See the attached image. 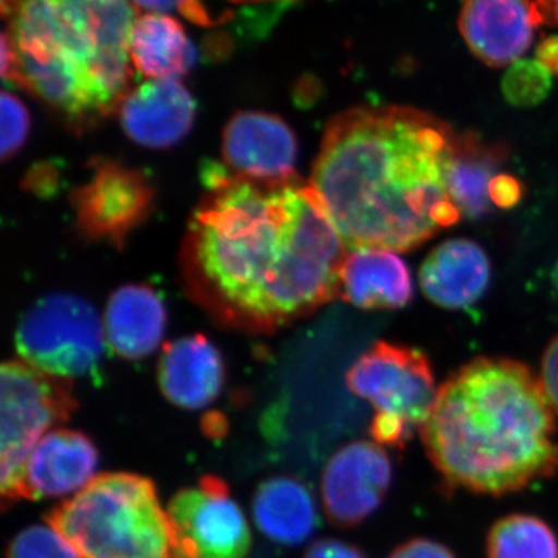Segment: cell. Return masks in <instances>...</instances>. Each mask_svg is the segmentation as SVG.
Wrapping results in <instances>:
<instances>
[{
    "instance_id": "cell-25",
    "label": "cell",
    "mask_w": 558,
    "mask_h": 558,
    "mask_svg": "<svg viewBox=\"0 0 558 558\" xmlns=\"http://www.w3.org/2000/svg\"><path fill=\"white\" fill-rule=\"evenodd\" d=\"M5 558H81L50 524H33L11 538Z\"/></svg>"
},
{
    "instance_id": "cell-6",
    "label": "cell",
    "mask_w": 558,
    "mask_h": 558,
    "mask_svg": "<svg viewBox=\"0 0 558 558\" xmlns=\"http://www.w3.org/2000/svg\"><path fill=\"white\" fill-rule=\"evenodd\" d=\"M78 409L72 380L50 376L24 360L0 369V495L2 508L24 499L25 469L40 439Z\"/></svg>"
},
{
    "instance_id": "cell-8",
    "label": "cell",
    "mask_w": 558,
    "mask_h": 558,
    "mask_svg": "<svg viewBox=\"0 0 558 558\" xmlns=\"http://www.w3.org/2000/svg\"><path fill=\"white\" fill-rule=\"evenodd\" d=\"M352 395L368 400L376 413L402 418L413 432L427 421L438 388L424 352L377 341L348 369Z\"/></svg>"
},
{
    "instance_id": "cell-23",
    "label": "cell",
    "mask_w": 558,
    "mask_h": 558,
    "mask_svg": "<svg viewBox=\"0 0 558 558\" xmlns=\"http://www.w3.org/2000/svg\"><path fill=\"white\" fill-rule=\"evenodd\" d=\"M486 554L487 558H558V538L545 520L512 513L488 531Z\"/></svg>"
},
{
    "instance_id": "cell-3",
    "label": "cell",
    "mask_w": 558,
    "mask_h": 558,
    "mask_svg": "<svg viewBox=\"0 0 558 558\" xmlns=\"http://www.w3.org/2000/svg\"><path fill=\"white\" fill-rule=\"evenodd\" d=\"M418 433L444 481L473 494L502 497L558 472L554 411L539 377L515 360L461 366Z\"/></svg>"
},
{
    "instance_id": "cell-27",
    "label": "cell",
    "mask_w": 558,
    "mask_h": 558,
    "mask_svg": "<svg viewBox=\"0 0 558 558\" xmlns=\"http://www.w3.org/2000/svg\"><path fill=\"white\" fill-rule=\"evenodd\" d=\"M369 433L374 442L379 446L403 449L414 432L402 418L391 414L376 413L371 422Z\"/></svg>"
},
{
    "instance_id": "cell-9",
    "label": "cell",
    "mask_w": 558,
    "mask_h": 558,
    "mask_svg": "<svg viewBox=\"0 0 558 558\" xmlns=\"http://www.w3.org/2000/svg\"><path fill=\"white\" fill-rule=\"evenodd\" d=\"M167 510L172 558H247L252 545L247 519L219 476L205 475L197 487L182 488Z\"/></svg>"
},
{
    "instance_id": "cell-15",
    "label": "cell",
    "mask_w": 558,
    "mask_h": 558,
    "mask_svg": "<svg viewBox=\"0 0 558 558\" xmlns=\"http://www.w3.org/2000/svg\"><path fill=\"white\" fill-rule=\"evenodd\" d=\"M98 459L97 446L86 433L51 429L28 458L24 499L36 501L78 494L97 476Z\"/></svg>"
},
{
    "instance_id": "cell-24",
    "label": "cell",
    "mask_w": 558,
    "mask_h": 558,
    "mask_svg": "<svg viewBox=\"0 0 558 558\" xmlns=\"http://www.w3.org/2000/svg\"><path fill=\"white\" fill-rule=\"evenodd\" d=\"M550 76L549 70L537 60H519L510 65L502 78V95L517 108H532L548 97L553 87Z\"/></svg>"
},
{
    "instance_id": "cell-2",
    "label": "cell",
    "mask_w": 558,
    "mask_h": 558,
    "mask_svg": "<svg viewBox=\"0 0 558 558\" xmlns=\"http://www.w3.org/2000/svg\"><path fill=\"white\" fill-rule=\"evenodd\" d=\"M458 135L410 106L332 117L310 183L347 247L411 252L458 223L449 185Z\"/></svg>"
},
{
    "instance_id": "cell-20",
    "label": "cell",
    "mask_w": 558,
    "mask_h": 558,
    "mask_svg": "<svg viewBox=\"0 0 558 558\" xmlns=\"http://www.w3.org/2000/svg\"><path fill=\"white\" fill-rule=\"evenodd\" d=\"M252 509L256 526L278 545H301L317 527L314 495L295 476L277 475L263 481Z\"/></svg>"
},
{
    "instance_id": "cell-33",
    "label": "cell",
    "mask_w": 558,
    "mask_h": 558,
    "mask_svg": "<svg viewBox=\"0 0 558 558\" xmlns=\"http://www.w3.org/2000/svg\"><path fill=\"white\" fill-rule=\"evenodd\" d=\"M535 60L548 69L550 75H558V36H548L538 44Z\"/></svg>"
},
{
    "instance_id": "cell-18",
    "label": "cell",
    "mask_w": 558,
    "mask_h": 558,
    "mask_svg": "<svg viewBox=\"0 0 558 558\" xmlns=\"http://www.w3.org/2000/svg\"><path fill=\"white\" fill-rule=\"evenodd\" d=\"M102 326L113 354L142 360L160 347L167 329V307L149 286H123L110 295Z\"/></svg>"
},
{
    "instance_id": "cell-30",
    "label": "cell",
    "mask_w": 558,
    "mask_h": 558,
    "mask_svg": "<svg viewBox=\"0 0 558 558\" xmlns=\"http://www.w3.org/2000/svg\"><path fill=\"white\" fill-rule=\"evenodd\" d=\"M388 558H457L447 546L428 538H413L392 550Z\"/></svg>"
},
{
    "instance_id": "cell-32",
    "label": "cell",
    "mask_w": 558,
    "mask_h": 558,
    "mask_svg": "<svg viewBox=\"0 0 558 558\" xmlns=\"http://www.w3.org/2000/svg\"><path fill=\"white\" fill-rule=\"evenodd\" d=\"M303 558H368L351 543L336 538H322L312 543Z\"/></svg>"
},
{
    "instance_id": "cell-4",
    "label": "cell",
    "mask_w": 558,
    "mask_h": 558,
    "mask_svg": "<svg viewBox=\"0 0 558 558\" xmlns=\"http://www.w3.org/2000/svg\"><path fill=\"white\" fill-rule=\"evenodd\" d=\"M11 84L87 123L119 109L131 81V0H17Z\"/></svg>"
},
{
    "instance_id": "cell-5",
    "label": "cell",
    "mask_w": 558,
    "mask_h": 558,
    "mask_svg": "<svg viewBox=\"0 0 558 558\" xmlns=\"http://www.w3.org/2000/svg\"><path fill=\"white\" fill-rule=\"evenodd\" d=\"M47 524L81 558H172V527L156 484L135 473L95 476L83 490L54 506Z\"/></svg>"
},
{
    "instance_id": "cell-35",
    "label": "cell",
    "mask_w": 558,
    "mask_h": 558,
    "mask_svg": "<svg viewBox=\"0 0 558 558\" xmlns=\"http://www.w3.org/2000/svg\"><path fill=\"white\" fill-rule=\"evenodd\" d=\"M538 25H558V0H534Z\"/></svg>"
},
{
    "instance_id": "cell-38",
    "label": "cell",
    "mask_w": 558,
    "mask_h": 558,
    "mask_svg": "<svg viewBox=\"0 0 558 558\" xmlns=\"http://www.w3.org/2000/svg\"><path fill=\"white\" fill-rule=\"evenodd\" d=\"M554 282H556V289L558 292V263H557L556 271H554Z\"/></svg>"
},
{
    "instance_id": "cell-11",
    "label": "cell",
    "mask_w": 558,
    "mask_h": 558,
    "mask_svg": "<svg viewBox=\"0 0 558 558\" xmlns=\"http://www.w3.org/2000/svg\"><path fill=\"white\" fill-rule=\"evenodd\" d=\"M392 481L387 451L369 440L341 447L322 478L323 508L333 526L354 527L380 508Z\"/></svg>"
},
{
    "instance_id": "cell-34",
    "label": "cell",
    "mask_w": 558,
    "mask_h": 558,
    "mask_svg": "<svg viewBox=\"0 0 558 558\" xmlns=\"http://www.w3.org/2000/svg\"><path fill=\"white\" fill-rule=\"evenodd\" d=\"M202 432L213 439L223 438L229 432V422L223 414L211 411L202 417Z\"/></svg>"
},
{
    "instance_id": "cell-14",
    "label": "cell",
    "mask_w": 558,
    "mask_h": 558,
    "mask_svg": "<svg viewBox=\"0 0 558 558\" xmlns=\"http://www.w3.org/2000/svg\"><path fill=\"white\" fill-rule=\"evenodd\" d=\"M124 134L150 149L178 145L193 128L196 101L178 80H149L128 92L119 105Z\"/></svg>"
},
{
    "instance_id": "cell-22",
    "label": "cell",
    "mask_w": 558,
    "mask_h": 558,
    "mask_svg": "<svg viewBox=\"0 0 558 558\" xmlns=\"http://www.w3.org/2000/svg\"><path fill=\"white\" fill-rule=\"evenodd\" d=\"M508 150L483 142L468 132L458 135L457 156L450 172L451 199L468 218H480L490 209V185L497 178Z\"/></svg>"
},
{
    "instance_id": "cell-1",
    "label": "cell",
    "mask_w": 558,
    "mask_h": 558,
    "mask_svg": "<svg viewBox=\"0 0 558 558\" xmlns=\"http://www.w3.org/2000/svg\"><path fill=\"white\" fill-rule=\"evenodd\" d=\"M205 194L183 247L186 284L223 325L271 332L340 295L348 247L311 183H258L222 163L202 168Z\"/></svg>"
},
{
    "instance_id": "cell-28",
    "label": "cell",
    "mask_w": 558,
    "mask_h": 558,
    "mask_svg": "<svg viewBox=\"0 0 558 558\" xmlns=\"http://www.w3.org/2000/svg\"><path fill=\"white\" fill-rule=\"evenodd\" d=\"M131 2L140 9L153 11V13L178 11L186 20L194 24L205 25V27L215 24L201 0H131Z\"/></svg>"
},
{
    "instance_id": "cell-13",
    "label": "cell",
    "mask_w": 558,
    "mask_h": 558,
    "mask_svg": "<svg viewBox=\"0 0 558 558\" xmlns=\"http://www.w3.org/2000/svg\"><path fill=\"white\" fill-rule=\"evenodd\" d=\"M537 27L534 0H464L459 13L462 39L490 68L519 61L532 46Z\"/></svg>"
},
{
    "instance_id": "cell-19",
    "label": "cell",
    "mask_w": 558,
    "mask_h": 558,
    "mask_svg": "<svg viewBox=\"0 0 558 558\" xmlns=\"http://www.w3.org/2000/svg\"><path fill=\"white\" fill-rule=\"evenodd\" d=\"M340 293L359 310H400L413 299V281L398 253L355 248L348 253L341 267Z\"/></svg>"
},
{
    "instance_id": "cell-26",
    "label": "cell",
    "mask_w": 558,
    "mask_h": 558,
    "mask_svg": "<svg viewBox=\"0 0 558 558\" xmlns=\"http://www.w3.org/2000/svg\"><path fill=\"white\" fill-rule=\"evenodd\" d=\"M0 117H2V160L7 161L10 157L16 156L25 145L31 132L32 121L31 113L25 108L24 102L10 94L9 90L2 92L0 97Z\"/></svg>"
},
{
    "instance_id": "cell-17",
    "label": "cell",
    "mask_w": 558,
    "mask_h": 558,
    "mask_svg": "<svg viewBox=\"0 0 558 558\" xmlns=\"http://www.w3.org/2000/svg\"><path fill=\"white\" fill-rule=\"evenodd\" d=\"M422 292L442 310H465L486 293L490 260L476 242L458 238L432 250L418 270Z\"/></svg>"
},
{
    "instance_id": "cell-37",
    "label": "cell",
    "mask_w": 558,
    "mask_h": 558,
    "mask_svg": "<svg viewBox=\"0 0 558 558\" xmlns=\"http://www.w3.org/2000/svg\"><path fill=\"white\" fill-rule=\"evenodd\" d=\"M236 3H252V2H271V0H231Z\"/></svg>"
},
{
    "instance_id": "cell-12",
    "label": "cell",
    "mask_w": 558,
    "mask_h": 558,
    "mask_svg": "<svg viewBox=\"0 0 558 558\" xmlns=\"http://www.w3.org/2000/svg\"><path fill=\"white\" fill-rule=\"evenodd\" d=\"M296 137L274 113L244 110L223 130L222 165L231 175L258 183H284L295 174Z\"/></svg>"
},
{
    "instance_id": "cell-16",
    "label": "cell",
    "mask_w": 558,
    "mask_h": 558,
    "mask_svg": "<svg viewBox=\"0 0 558 558\" xmlns=\"http://www.w3.org/2000/svg\"><path fill=\"white\" fill-rule=\"evenodd\" d=\"M157 380L161 395L183 410L215 402L226 384L222 355L202 333L168 343L160 355Z\"/></svg>"
},
{
    "instance_id": "cell-36",
    "label": "cell",
    "mask_w": 558,
    "mask_h": 558,
    "mask_svg": "<svg viewBox=\"0 0 558 558\" xmlns=\"http://www.w3.org/2000/svg\"><path fill=\"white\" fill-rule=\"evenodd\" d=\"M17 0H0V9H2V16L9 20L10 14L13 13Z\"/></svg>"
},
{
    "instance_id": "cell-7",
    "label": "cell",
    "mask_w": 558,
    "mask_h": 558,
    "mask_svg": "<svg viewBox=\"0 0 558 558\" xmlns=\"http://www.w3.org/2000/svg\"><path fill=\"white\" fill-rule=\"evenodd\" d=\"M14 341L25 363L68 380H97L108 343L95 307L72 293H51L33 304Z\"/></svg>"
},
{
    "instance_id": "cell-21",
    "label": "cell",
    "mask_w": 558,
    "mask_h": 558,
    "mask_svg": "<svg viewBox=\"0 0 558 558\" xmlns=\"http://www.w3.org/2000/svg\"><path fill=\"white\" fill-rule=\"evenodd\" d=\"M132 65L149 80H180L196 62V50L174 17L142 14L131 32Z\"/></svg>"
},
{
    "instance_id": "cell-10",
    "label": "cell",
    "mask_w": 558,
    "mask_h": 558,
    "mask_svg": "<svg viewBox=\"0 0 558 558\" xmlns=\"http://www.w3.org/2000/svg\"><path fill=\"white\" fill-rule=\"evenodd\" d=\"M154 189L148 175L116 160L90 161V175L72 193L76 227L87 240L123 247L148 219Z\"/></svg>"
},
{
    "instance_id": "cell-29",
    "label": "cell",
    "mask_w": 558,
    "mask_h": 558,
    "mask_svg": "<svg viewBox=\"0 0 558 558\" xmlns=\"http://www.w3.org/2000/svg\"><path fill=\"white\" fill-rule=\"evenodd\" d=\"M539 384L554 414L558 416V336L554 337L543 352Z\"/></svg>"
},
{
    "instance_id": "cell-31",
    "label": "cell",
    "mask_w": 558,
    "mask_h": 558,
    "mask_svg": "<svg viewBox=\"0 0 558 558\" xmlns=\"http://www.w3.org/2000/svg\"><path fill=\"white\" fill-rule=\"evenodd\" d=\"M521 196H523V186L513 175L501 172L492 182L490 201L495 207L512 208L513 205L519 204Z\"/></svg>"
}]
</instances>
